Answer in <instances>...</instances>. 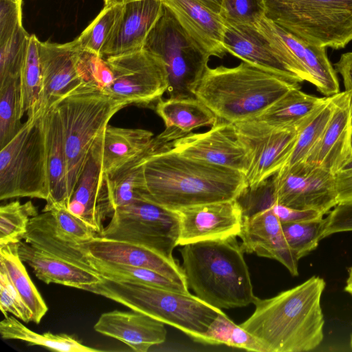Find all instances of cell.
Wrapping results in <instances>:
<instances>
[{
	"instance_id": "obj_57",
	"label": "cell",
	"mask_w": 352,
	"mask_h": 352,
	"mask_svg": "<svg viewBox=\"0 0 352 352\" xmlns=\"http://www.w3.org/2000/svg\"><path fill=\"white\" fill-rule=\"evenodd\" d=\"M350 346L352 349V333L351 335V338H350Z\"/></svg>"
},
{
	"instance_id": "obj_2",
	"label": "cell",
	"mask_w": 352,
	"mask_h": 352,
	"mask_svg": "<svg viewBox=\"0 0 352 352\" xmlns=\"http://www.w3.org/2000/svg\"><path fill=\"white\" fill-rule=\"evenodd\" d=\"M324 280L313 276L302 283L265 299L255 297V309L239 325L255 337L266 352H305L324 338L321 298Z\"/></svg>"
},
{
	"instance_id": "obj_17",
	"label": "cell",
	"mask_w": 352,
	"mask_h": 352,
	"mask_svg": "<svg viewBox=\"0 0 352 352\" xmlns=\"http://www.w3.org/2000/svg\"><path fill=\"white\" fill-rule=\"evenodd\" d=\"M176 211L179 220L178 245L238 236L241 230L243 212L237 199Z\"/></svg>"
},
{
	"instance_id": "obj_25",
	"label": "cell",
	"mask_w": 352,
	"mask_h": 352,
	"mask_svg": "<svg viewBox=\"0 0 352 352\" xmlns=\"http://www.w3.org/2000/svg\"><path fill=\"white\" fill-rule=\"evenodd\" d=\"M162 0H140L124 5L120 21L102 52L116 56L143 50L146 39L163 11Z\"/></svg>"
},
{
	"instance_id": "obj_20",
	"label": "cell",
	"mask_w": 352,
	"mask_h": 352,
	"mask_svg": "<svg viewBox=\"0 0 352 352\" xmlns=\"http://www.w3.org/2000/svg\"><path fill=\"white\" fill-rule=\"evenodd\" d=\"M241 247L248 254L276 260L292 276L298 275V262L284 236L282 225L272 206L243 217L239 234Z\"/></svg>"
},
{
	"instance_id": "obj_44",
	"label": "cell",
	"mask_w": 352,
	"mask_h": 352,
	"mask_svg": "<svg viewBox=\"0 0 352 352\" xmlns=\"http://www.w3.org/2000/svg\"><path fill=\"white\" fill-rule=\"evenodd\" d=\"M219 14L226 23L256 25L265 16L264 0H223Z\"/></svg>"
},
{
	"instance_id": "obj_24",
	"label": "cell",
	"mask_w": 352,
	"mask_h": 352,
	"mask_svg": "<svg viewBox=\"0 0 352 352\" xmlns=\"http://www.w3.org/2000/svg\"><path fill=\"white\" fill-rule=\"evenodd\" d=\"M164 324L138 311L113 310L102 314L94 329L135 351L146 352L151 346L165 341L167 331Z\"/></svg>"
},
{
	"instance_id": "obj_46",
	"label": "cell",
	"mask_w": 352,
	"mask_h": 352,
	"mask_svg": "<svg viewBox=\"0 0 352 352\" xmlns=\"http://www.w3.org/2000/svg\"><path fill=\"white\" fill-rule=\"evenodd\" d=\"M0 307L5 316L10 313L24 322H32V314L22 300L7 274L0 267Z\"/></svg>"
},
{
	"instance_id": "obj_5",
	"label": "cell",
	"mask_w": 352,
	"mask_h": 352,
	"mask_svg": "<svg viewBox=\"0 0 352 352\" xmlns=\"http://www.w3.org/2000/svg\"><path fill=\"white\" fill-rule=\"evenodd\" d=\"M83 290L174 327L199 342L212 321L223 312L190 292L116 281L102 276L98 283L87 286Z\"/></svg>"
},
{
	"instance_id": "obj_36",
	"label": "cell",
	"mask_w": 352,
	"mask_h": 352,
	"mask_svg": "<svg viewBox=\"0 0 352 352\" xmlns=\"http://www.w3.org/2000/svg\"><path fill=\"white\" fill-rule=\"evenodd\" d=\"M164 144L121 168L110 176H107L109 192L115 210L127 206L141 198L144 186L142 164L151 153L164 146Z\"/></svg>"
},
{
	"instance_id": "obj_52",
	"label": "cell",
	"mask_w": 352,
	"mask_h": 352,
	"mask_svg": "<svg viewBox=\"0 0 352 352\" xmlns=\"http://www.w3.org/2000/svg\"><path fill=\"white\" fill-rule=\"evenodd\" d=\"M212 10L220 13L223 0H198Z\"/></svg>"
},
{
	"instance_id": "obj_12",
	"label": "cell",
	"mask_w": 352,
	"mask_h": 352,
	"mask_svg": "<svg viewBox=\"0 0 352 352\" xmlns=\"http://www.w3.org/2000/svg\"><path fill=\"white\" fill-rule=\"evenodd\" d=\"M234 125L248 155V190L254 191L285 166L295 146L298 128H273L253 119Z\"/></svg>"
},
{
	"instance_id": "obj_51",
	"label": "cell",
	"mask_w": 352,
	"mask_h": 352,
	"mask_svg": "<svg viewBox=\"0 0 352 352\" xmlns=\"http://www.w3.org/2000/svg\"><path fill=\"white\" fill-rule=\"evenodd\" d=\"M335 69L342 78L345 91L352 95V51L341 55L335 64Z\"/></svg>"
},
{
	"instance_id": "obj_26",
	"label": "cell",
	"mask_w": 352,
	"mask_h": 352,
	"mask_svg": "<svg viewBox=\"0 0 352 352\" xmlns=\"http://www.w3.org/2000/svg\"><path fill=\"white\" fill-rule=\"evenodd\" d=\"M189 36L210 56L222 58L226 23L217 13L198 0H162Z\"/></svg>"
},
{
	"instance_id": "obj_16",
	"label": "cell",
	"mask_w": 352,
	"mask_h": 352,
	"mask_svg": "<svg viewBox=\"0 0 352 352\" xmlns=\"http://www.w3.org/2000/svg\"><path fill=\"white\" fill-rule=\"evenodd\" d=\"M179 154L242 172L248 169L245 148L239 140L234 124L218 119L204 133H190L172 142Z\"/></svg>"
},
{
	"instance_id": "obj_6",
	"label": "cell",
	"mask_w": 352,
	"mask_h": 352,
	"mask_svg": "<svg viewBox=\"0 0 352 352\" xmlns=\"http://www.w3.org/2000/svg\"><path fill=\"white\" fill-rule=\"evenodd\" d=\"M128 104L84 82L55 104L63 129L70 198L94 145L110 119Z\"/></svg>"
},
{
	"instance_id": "obj_45",
	"label": "cell",
	"mask_w": 352,
	"mask_h": 352,
	"mask_svg": "<svg viewBox=\"0 0 352 352\" xmlns=\"http://www.w3.org/2000/svg\"><path fill=\"white\" fill-rule=\"evenodd\" d=\"M78 65L85 82L91 83L103 90L113 82V72L104 57L82 50Z\"/></svg>"
},
{
	"instance_id": "obj_33",
	"label": "cell",
	"mask_w": 352,
	"mask_h": 352,
	"mask_svg": "<svg viewBox=\"0 0 352 352\" xmlns=\"http://www.w3.org/2000/svg\"><path fill=\"white\" fill-rule=\"evenodd\" d=\"M38 43L34 34L30 35L19 75L21 116L26 113L28 118L37 116L41 91Z\"/></svg>"
},
{
	"instance_id": "obj_38",
	"label": "cell",
	"mask_w": 352,
	"mask_h": 352,
	"mask_svg": "<svg viewBox=\"0 0 352 352\" xmlns=\"http://www.w3.org/2000/svg\"><path fill=\"white\" fill-rule=\"evenodd\" d=\"M124 5L104 6L92 22L75 39L83 51L102 56L122 14Z\"/></svg>"
},
{
	"instance_id": "obj_10",
	"label": "cell",
	"mask_w": 352,
	"mask_h": 352,
	"mask_svg": "<svg viewBox=\"0 0 352 352\" xmlns=\"http://www.w3.org/2000/svg\"><path fill=\"white\" fill-rule=\"evenodd\" d=\"M100 236L150 248L170 260L178 245L179 220L175 210L145 198L116 208Z\"/></svg>"
},
{
	"instance_id": "obj_53",
	"label": "cell",
	"mask_w": 352,
	"mask_h": 352,
	"mask_svg": "<svg viewBox=\"0 0 352 352\" xmlns=\"http://www.w3.org/2000/svg\"><path fill=\"white\" fill-rule=\"evenodd\" d=\"M349 172H352V155H349V157L344 162V164L341 166L340 168L336 173H349Z\"/></svg>"
},
{
	"instance_id": "obj_32",
	"label": "cell",
	"mask_w": 352,
	"mask_h": 352,
	"mask_svg": "<svg viewBox=\"0 0 352 352\" xmlns=\"http://www.w3.org/2000/svg\"><path fill=\"white\" fill-rule=\"evenodd\" d=\"M15 316L5 317L0 322V333L3 340H18L28 346L38 345L60 352L101 351L82 344L74 337L65 334H54L50 331L39 334L28 329Z\"/></svg>"
},
{
	"instance_id": "obj_14",
	"label": "cell",
	"mask_w": 352,
	"mask_h": 352,
	"mask_svg": "<svg viewBox=\"0 0 352 352\" xmlns=\"http://www.w3.org/2000/svg\"><path fill=\"white\" fill-rule=\"evenodd\" d=\"M223 45L226 52L243 62L290 81L311 82L309 75L296 60L274 45L256 25L226 23Z\"/></svg>"
},
{
	"instance_id": "obj_28",
	"label": "cell",
	"mask_w": 352,
	"mask_h": 352,
	"mask_svg": "<svg viewBox=\"0 0 352 352\" xmlns=\"http://www.w3.org/2000/svg\"><path fill=\"white\" fill-rule=\"evenodd\" d=\"M49 197L44 208L61 205L67 208V163L60 119L54 106L43 114Z\"/></svg>"
},
{
	"instance_id": "obj_1",
	"label": "cell",
	"mask_w": 352,
	"mask_h": 352,
	"mask_svg": "<svg viewBox=\"0 0 352 352\" xmlns=\"http://www.w3.org/2000/svg\"><path fill=\"white\" fill-rule=\"evenodd\" d=\"M142 170V197L175 211L236 199L248 188L242 172L182 155L172 142L149 155Z\"/></svg>"
},
{
	"instance_id": "obj_58",
	"label": "cell",
	"mask_w": 352,
	"mask_h": 352,
	"mask_svg": "<svg viewBox=\"0 0 352 352\" xmlns=\"http://www.w3.org/2000/svg\"><path fill=\"white\" fill-rule=\"evenodd\" d=\"M12 1H21V0H12Z\"/></svg>"
},
{
	"instance_id": "obj_18",
	"label": "cell",
	"mask_w": 352,
	"mask_h": 352,
	"mask_svg": "<svg viewBox=\"0 0 352 352\" xmlns=\"http://www.w3.org/2000/svg\"><path fill=\"white\" fill-rule=\"evenodd\" d=\"M256 25L273 44L296 60L309 75L311 83L322 95L329 97L340 92L337 72L328 58L326 47L296 36L265 16Z\"/></svg>"
},
{
	"instance_id": "obj_8",
	"label": "cell",
	"mask_w": 352,
	"mask_h": 352,
	"mask_svg": "<svg viewBox=\"0 0 352 352\" xmlns=\"http://www.w3.org/2000/svg\"><path fill=\"white\" fill-rule=\"evenodd\" d=\"M43 114L28 120L0 151V199L49 197Z\"/></svg>"
},
{
	"instance_id": "obj_13",
	"label": "cell",
	"mask_w": 352,
	"mask_h": 352,
	"mask_svg": "<svg viewBox=\"0 0 352 352\" xmlns=\"http://www.w3.org/2000/svg\"><path fill=\"white\" fill-rule=\"evenodd\" d=\"M271 183L275 202L281 205L324 215L338 204L335 174L304 162L280 169Z\"/></svg>"
},
{
	"instance_id": "obj_49",
	"label": "cell",
	"mask_w": 352,
	"mask_h": 352,
	"mask_svg": "<svg viewBox=\"0 0 352 352\" xmlns=\"http://www.w3.org/2000/svg\"><path fill=\"white\" fill-rule=\"evenodd\" d=\"M272 209L281 223L319 220L324 216L317 210L296 209L276 202L272 204Z\"/></svg>"
},
{
	"instance_id": "obj_11",
	"label": "cell",
	"mask_w": 352,
	"mask_h": 352,
	"mask_svg": "<svg viewBox=\"0 0 352 352\" xmlns=\"http://www.w3.org/2000/svg\"><path fill=\"white\" fill-rule=\"evenodd\" d=\"M113 80L105 90L128 105L148 106L162 98L168 87L162 60L146 50L104 58Z\"/></svg>"
},
{
	"instance_id": "obj_41",
	"label": "cell",
	"mask_w": 352,
	"mask_h": 352,
	"mask_svg": "<svg viewBox=\"0 0 352 352\" xmlns=\"http://www.w3.org/2000/svg\"><path fill=\"white\" fill-rule=\"evenodd\" d=\"M324 223V219L281 223L287 243L298 261L316 249Z\"/></svg>"
},
{
	"instance_id": "obj_42",
	"label": "cell",
	"mask_w": 352,
	"mask_h": 352,
	"mask_svg": "<svg viewBox=\"0 0 352 352\" xmlns=\"http://www.w3.org/2000/svg\"><path fill=\"white\" fill-rule=\"evenodd\" d=\"M29 37L21 26L9 40L0 45V83L19 79Z\"/></svg>"
},
{
	"instance_id": "obj_55",
	"label": "cell",
	"mask_w": 352,
	"mask_h": 352,
	"mask_svg": "<svg viewBox=\"0 0 352 352\" xmlns=\"http://www.w3.org/2000/svg\"><path fill=\"white\" fill-rule=\"evenodd\" d=\"M140 0H104V6L124 5L126 3Z\"/></svg>"
},
{
	"instance_id": "obj_4",
	"label": "cell",
	"mask_w": 352,
	"mask_h": 352,
	"mask_svg": "<svg viewBox=\"0 0 352 352\" xmlns=\"http://www.w3.org/2000/svg\"><path fill=\"white\" fill-rule=\"evenodd\" d=\"M300 83L246 62L206 69L195 96L218 119L234 124L253 119Z\"/></svg>"
},
{
	"instance_id": "obj_37",
	"label": "cell",
	"mask_w": 352,
	"mask_h": 352,
	"mask_svg": "<svg viewBox=\"0 0 352 352\" xmlns=\"http://www.w3.org/2000/svg\"><path fill=\"white\" fill-rule=\"evenodd\" d=\"M200 342L225 344L249 351L266 352L263 344L255 337L239 324H235L224 312L212 321Z\"/></svg>"
},
{
	"instance_id": "obj_9",
	"label": "cell",
	"mask_w": 352,
	"mask_h": 352,
	"mask_svg": "<svg viewBox=\"0 0 352 352\" xmlns=\"http://www.w3.org/2000/svg\"><path fill=\"white\" fill-rule=\"evenodd\" d=\"M143 49L158 56L164 63L169 98L195 97V91L208 67L210 56L189 36L164 4Z\"/></svg>"
},
{
	"instance_id": "obj_23",
	"label": "cell",
	"mask_w": 352,
	"mask_h": 352,
	"mask_svg": "<svg viewBox=\"0 0 352 352\" xmlns=\"http://www.w3.org/2000/svg\"><path fill=\"white\" fill-rule=\"evenodd\" d=\"M351 124L352 95L340 91L323 134L303 162L336 174L351 154Z\"/></svg>"
},
{
	"instance_id": "obj_48",
	"label": "cell",
	"mask_w": 352,
	"mask_h": 352,
	"mask_svg": "<svg viewBox=\"0 0 352 352\" xmlns=\"http://www.w3.org/2000/svg\"><path fill=\"white\" fill-rule=\"evenodd\" d=\"M352 231V202L338 204L324 219L321 239Z\"/></svg>"
},
{
	"instance_id": "obj_50",
	"label": "cell",
	"mask_w": 352,
	"mask_h": 352,
	"mask_svg": "<svg viewBox=\"0 0 352 352\" xmlns=\"http://www.w3.org/2000/svg\"><path fill=\"white\" fill-rule=\"evenodd\" d=\"M335 176L338 204L352 202V172L338 173Z\"/></svg>"
},
{
	"instance_id": "obj_56",
	"label": "cell",
	"mask_w": 352,
	"mask_h": 352,
	"mask_svg": "<svg viewBox=\"0 0 352 352\" xmlns=\"http://www.w3.org/2000/svg\"><path fill=\"white\" fill-rule=\"evenodd\" d=\"M350 151H351L350 155H352V124H351V133H350Z\"/></svg>"
},
{
	"instance_id": "obj_19",
	"label": "cell",
	"mask_w": 352,
	"mask_h": 352,
	"mask_svg": "<svg viewBox=\"0 0 352 352\" xmlns=\"http://www.w3.org/2000/svg\"><path fill=\"white\" fill-rule=\"evenodd\" d=\"M68 210L93 229L98 236L104 221L111 217L115 207L94 145L67 206Z\"/></svg>"
},
{
	"instance_id": "obj_22",
	"label": "cell",
	"mask_w": 352,
	"mask_h": 352,
	"mask_svg": "<svg viewBox=\"0 0 352 352\" xmlns=\"http://www.w3.org/2000/svg\"><path fill=\"white\" fill-rule=\"evenodd\" d=\"M170 142L160 134L154 137L148 130L108 124L94 146L102 172L110 176L130 162Z\"/></svg>"
},
{
	"instance_id": "obj_35",
	"label": "cell",
	"mask_w": 352,
	"mask_h": 352,
	"mask_svg": "<svg viewBox=\"0 0 352 352\" xmlns=\"http://www.w3.org/2000/svg\"><path fill=\"white\" fill-rule=\"evenodd\" d=\"M336 100V94L325 97L323 102L300 124L295 146L283 168H289L305 160L323 134L333 113Z\"/></svg>"
},
{
	"instance_id": "obj_34",
	"label": "cell",
	"mask_w": 352,
	"mask_h": 352,
	"mask_svg": "<svg viewBox=\"0 0 352 352\" xmlns=\"http://www.w3.org/2000/svg\"><path fill=\"white\" fill-rule=\"evenodd\" d=\"M87 254V261L92 269L105 278L116 281L146 284L183 293H189L188 287L173 281L155 271L102 261Z\"/></svg>"
},
{
	"instance_id": "obj_27",
	"label": "cell",
	"mask_w": 352,
	"mask_h": 352,
	"mask_svg": "<svg viewBox=\"0 0 352 352\" xmlns=\"http://www.w3.org/2000/svg\"><path fill=\"white\" fill-rule=\"evenodd\" d=\"M21 261L28 265L39 280L83 289L98 283L101 276L22 241L18 245Z\"/></svg>"
},
{
	"instance_id": "obj_30",
	"label": "cell",
	"mask_w": 352,
	"mask_h": 352,
	"mask_svg": "<svg viewBox=\"0 0 352 352\" xmlns=\"http://www.w3.org/2000/svg\"><path fill=\"white\" fill-rule=\"evenodd\" d=\"M319 98L294 88L253 118L273 128H298L323 102Z\"/></svg>"
},
{
	"instance_id": "obj_31",
	"label": "cell",
	"mask_w": 352,
	"mask_h": 352,
	"mask_svg": "<svg viewBox=\"0 0 352 352\" xmlns=\"http://www.w3.org/2000/svg\"><path fill=\"white\" fill-rule=\"evenodd\" d=\"M18 245L19 243L0 247V267L6 272L22 300L31 311L32 322L39 324L48 307L20 258Z\"/></svg>"
},
{
	"instance_id": "obj_39",
	"label": "cell",
	"mask_w": 352,
	"mask_h": 352,
	"mask_svg": "<svg viewBox=\"0 0 352 352\" xmlns=\"http://www.w3.org/2000/svg\"><path fill=\"white\" fill-rule=\"evenodd\" d=\"M38 214L31 201L24 204L14 201L2 205L0 208V247L21 241L30 219Z\"/></svg>"
},
{
	"instance_id": "obj_15",
	"label": "cell",
	"mask_w": 352,
	"mask_h": 352,
	"mask_svg": "<svg viewBox=\"0 0 352 352\" xmlns=\"http://www.w3.org/2000/svg\"><path fill=\"white\" fill-rule=\"evenodd\" d=\"M81 51L76 39L62 44L39 41L42 85L37 116L85 82L78 65Z\"/></svg>"
},
{
	"instance_id": "obj_3",
	"label": "cell",
	"mask_w": 352,
	"mask_h": 352,
	"mask_svg": "<svg viewBox=\"0 0 352 352\" xmlns=\"http://www.w3.org/2000/svg\"><path fill=\"white\" fill-rule=\"evenodd\" d=\"M237 236L182 245L184 274L195 295L219 309L242 307L255 296Z\"/></svg>"
},
{
	"instance_id": "obj_43",
	"label": "cell",
	"mask_w": 352,
	"mask_h": 352,
	"mask_svg": "<svg viewBox=\"0 0 352 352\" xmlns=\"http://www.w3.org/2000/svg\"><path fill=\"white\" fill-rule=\"evenodd\" d=\"M50 211L54 218L56 230L60 235L80 243L98 234L80 219L72 214L66 206L52 205L42 212Z\"/></svg>"
},
{
	"instance_id": "obj_47",
	"label": "cell",
	"mask_w": 352,
	"mask_h": 352,
	"mask_svg": "<svg viewBox=\"0 0 352 352\" xmlns=\"http://www.w3.org/2000/svg\"><path fill=\"white\" fill-rule=\"evenodd\" d=\"M22 3L23 0H0V45L23 26Z\"/></svg>"
},
{
	"instance_id": "obj_40",
	"label": "cell",
	"mask_w": 352,
	"mask_h": 352,
	"mask_svg": "<svg viewBox=\"0 0 352 352\" xmlns=\"http://www.w3.org/2000/svg\"><path fill=\"white\" fill-rule=\"evenodd\" d=\"M19 79L0 83V148L19 132L21 124Z\"/></svg>"
},
{
	"instance_id": "obj_7",
	"label": "cell",
	"mask_w": 352,
	"mask_h": 352,
	"mask_svg": "<svg viewBox=\"0 0 352 352\" xmlns=\"http://www.w3.org/2000/svg\"><path fill=\"white\" fill-rule=\"evenodd\" d=\"M265 17L296 36L338 50L352 41V0H264Z\"/></svg>"
},
{
	"instance_id": "obj_29",
	"label": "cell",
	"mask_w": 352,
	"mask_h": 352,
	"mask_svg": "<svg viewBox=\"0 0 352 352\" xmlns=\"http://www.w3.org/2000/svg\"><path fill=\"white\" fill-rule=\"evenodd\" d=\"M155 111L166 126L160 135L171 142L197 128L212 127L218 120L216 115L196 97L161 98L156 103Z\"/></svg>"
},
{
	"instance_id": "obj_21",
	"label": "cell",
	"mask_w": 352,
	"mask_h": 352,
	"mask_svg": "<svg viewBox=\"0 0 352 352\" xmlns=\"http://www.w3.org/2000/svg\"><path fill=\"white\" fill-rule=\"evenodd\" d=\"M79 244L87 254L97 259L149 269L188 286L182 267L146 247L100 236Z\"/></svg>"
},
{
	"instance_id": "obj_54",
	"label": "cell",
	"mask_w": 352,
	"mask_h": 352,
	"mask_svg": "<svg viewBox=\"0 0 352 352\" xmlns=\"http://www.w3.org/2000/svg\"><path fill=\"white\" fill-rule=\"evenodd\" d=\"M344 290L352 296V266L348 268V277L346 281Z\"/></svg>"
}]
</instances>
